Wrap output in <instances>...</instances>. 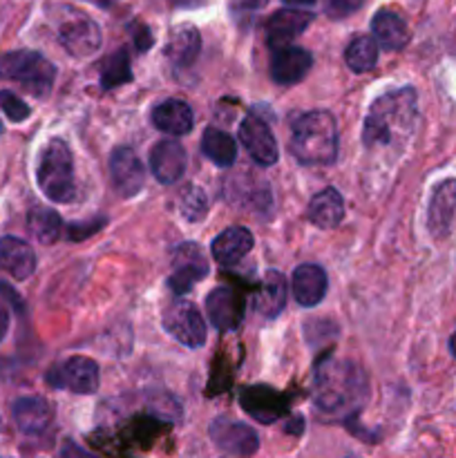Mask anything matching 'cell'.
I'll use <instances>...</instances> for the list:
<instances>
[{
  "label": "cell",
  "mask_w": 456,
  "mask_h": 458,
  "mask_svg": "<svg viewBox=\"0 0 456 458\" xmlns=\"http://www.w3.org/2000/svg\"><path fill=\"white\" fill-rule=\"evenodd\" d=\"M164 327L183 347L199 349L206 344V322L199 309L188 300H174L165 307Z\"/></svg>",
  "instance_id": "obj_6"
},
{
  "label": "cell",
  "mask_w": 456,
  "mask_h": 458,
  "mask_svg": "<svg viewBox=\"0 0 456 458\" xmlns=\"http://www.w3.org/2000/svg\"><path fill=\"white\" fill-rule=\"evenodd\" d=\"M152 125L161 132L170 134V137H183L195 125V114L192 107L182 98H165L159 106L152 107L150 112Z\"/></svg>",
  "instance_id": "obj_21"
},
{
  "label": "cell",
  "mask_w": 456,
  "mask_h": 458,
  "mask_svg": "<svg viewBox=\"0 0 456 458\" xmlns=\"http://www.w3.org/2000/svg\"><path fill=\"white\" fill-rule=\"evenodd\" d=\"M36 183L40 192L49 201L56 204H67L76 195V179H74V159L67 141L63 139H49L38 155V165H36Z\"/></svg>",
  "instance_id": "obj_4"
},
{
  "label": "cell",
  "mask_w": 456,
  "mask_h": 458,
  "mask_svg": "<svg viewBox=\"0 0 456 458\" xmlns=\"http://www.w3.org/2000/svg\"><path fill=\"white\" fill-rule=\"evenodd\" d=\"M106 226V217H94L92 222H76V224H67V237L72 242H80L85 237L94 235L97 231Z\"/></svg>",
  "instance_id": "obj_36"
},
{
  "label": "cell",
  "mask_w": 456,
  "mask_h": 458,
  "mask_svg": "<svg viewBox=\"0 0 456 458\" xmlns=\"http://www.w3.org/2000/svg\"><path fill=\"white\" fill-rule=\"evenodd\" d=\"M110 174L112 183L123 197L139 195V191L146 183V170L141 161L134 155L132 148H116L110 155Z\"/></svg>",
  "instance_id": "obj_17"
},
{
  "label": "cell",
  "mask_w": 456,
  "mask_h": 458,
  "mask_svg": "<svg viewBox=\"0 0 456 458\" xmlns=\"http://www.w3.org/2000/svg\"><path fill=\"white\" fill-rule=\"evenodd\" d=\"M316 13L307 9L286 7L273 13L266 21V43L271 49L289 47L304 30L313 22Z\"/></svg>",
  "instance_id": "obj_15"
},
{
  "label": "cell",
  "mask_w": 456,
  "mask_h": 458,
  "mask_svg": "<svg viewBox=\"0 0 456 458\" xmlns=\"http://www.w3.org/2000/svg\"><path fill=\"white\" fill-rule=\"evenodd\" d=\"M450 352H452V356L456 358V331L452 334V338H450Z\"/></svg>",
  "instance_id": "obj_42"
},
{
  "label": "cell",
  "mask_w": 456,
  "mask_h": 458,
  "mask_svg": "<svg viewBox=\"0 0 456 458\" xmlns=\"http://www.w3.org/2000/svg\"><path fill=\"white\" fill-rule=\"evenodd\" d=\"M286 304V280L280 271H266L255 298V311L266 320H275Z\"/></svg>",
  "instance_id": "obj_27"
},
{
  "label": "cell",
  "mask_w": 456,
  "mask_h": 458,
  "mask_svg": "<svg viewBox=\"0 0 456 458\" xmlns=\"http://www.w3.org/2000/svg\"><path fill=\"white\" fill-rule=\"evenodd\" d=\"M27 226H30V233L40 242V244L49 246L56 244L58 237L63 233V219L61 215L56 213L49 206H34L27 215Z\"/></svg>",
  "instance_id": "obj_29"
},
{
  "label": "cell",
  "mask_w": 456,
  "mask_h": 458,
  "mask_svg": "<svg viewBox=\"0 0 456 458\" xmlns=\"http://www.w3.org/2000/svg\"><path fill=\"white\" fill-rule=\"evenodd\" d=\"M0 130H3V123H0Z\"/></svg>",
  "instance_id": "obj_44"
},
{
  "label": "cell",
  "mask_w": 456,
  "mask_h": 458,
  "mask_svg": "<svg viewBox=\"0 0 456 458\" xmlns=\"http://www.w3.org/2000/svg\"><path fill=\"white\" fill-rule=\"evenodd\" d=\"M58 43L74 58L92 56L101 47V30L92 18L76 12L58 27Z\"/></svg>",
  "instance_id": "obj_12"
},
{
  "label": "cell",
  "mask_w": 456,
  "mask_h": 458,
  "mask_svg": "<svg viewBox=\"0 0 456 458\" xmlns=\"http://www.w3.org/2000/svg\"><path fill=\"white\" fill-rule=\"evenodd\" d=\"M371 31H374V40L378 43V47L389 49V52H398L410 43L407 22L392 9L376 12V16L371 18Z\"/></svg>",
  "instance_id": "obj_25"
},
{
  "label": "cell",
  "mask_w": 456,
  "mask_h": 458,
  "mask_svg": "<svg viewBox=\"0 0 456 458\" xmlns=\"http://www.w3.org/2000/svg\"><path fill=\"white\" fill-rule=\"evenodd\" d=\"M7 331H9V316L7 311L0 307V343H3V338L7 335Z\"/></svg>",
  "instance_id": "obj_40"
},
{
  "label": "cell",
  "mask_w": 456,
  "mask_h": 458,
  "mask_svg": "<svg viewBox=\"0 0 456 458\" xmlns=\"http://www.w3.org/2000/svg\"><path fill=\"white\" fill-rule=\"evenodd\" d=\"M240 141L259 165H273L280 159V148L264 119L258 114H246L240 123Z\"/></svg>",
  "instance_id": "obj_13"
},
{
  "label": "cell",
  "mask_w": 456,
  "mask_h": 458,
  "mask_svg": "<svg viewBox=\"0 0 456 458\" xmlns=\"http://www.w3.org/2000/svg\"><path fill=\"white\" fill-rule=\"evenodd\" d=\"M266 3L268 0H228V7L240 25H250V21L266 7Z\"/></svg>",
  "instance_id": "obj_34"
},
{
  "label": "cell",
  "mask_w": 456,
  "mask_h": 458,
  "mask_svg": "<svg viewBox=\"0 0 456 458\" xmlns=\"http://www.w3.org/2000/svg\"><path fill=\"white\" fill-rule=\"evenodd\" d=\"M313 398L326 414H351L369 398V378L356 362L325 358L316 367Z\"/></svg>",
  "instance_id": "obj_2"
},
{
  "label": "cell",
  "mask_w": 456,
  "mask_h": 458,
  "mask_svg": "<svg viewBox=\"0 0 456 458\" xmlns=\"http://www.w3.org/2000/svg\"><path fill=\"white\" fill-rule=\"evenodd\" d=\"M201 52V36L195 25H179L170 34L168 45H165V58L173 63L177 70H186L197 61Z\"/></svg>",
  "instance_id": "obj_24"
},
{
  "label": "cell",
  "mask_w": 456,
  "mask_h": 458,
  "mask_svg": "<svg viewBox=\"0 0 456 458\" xmlns=\"http://www.w3.org/2000/svg\"><path fill=\"white\" fill-rule=\"evenodd\" d=\"M427 231L434 240H447L456 224V177L441 179L427 204Z\"/></svg>",
  "instance_id": "obj_9"
},
{
  "label": "cell",
  "mask_w": 456,
  "mask_h": 458,
  "mask_svg": "<svg viewBox=\"0 0 456 458\" xmlns=\"http://www.w3.org/2000/svg\"><path fill=\"white\" fill-rule=\"evenodd\" d=\"M311 65H313V56L308 49L295 47V45L273 49L271 79L275 81L277 85H295L308 74Z\"/></svg>",
  "instance_id": "obj_18"
},
{
  "label": "cell",
  "mask_w": 456,
  "mask_h": 458,
  "mask_svg": "<svg viewBox=\"0 0 456 458\" xmlns=\"http://www.w3.org/2000/svg\"><path fill=\"white\" fill-rule=\"evenodd\" d=\"M97 3H101V4H107V3H112V0H97Z\"/></svg>",
  "instance_id": "obj_43"
},
{
  "label": "cell",
  "mask_w": 456,
  "mask_h": 458,
  "mask_svg": "<svg viewBox=\"0 0 456 458\" xmlns=\"http://www.w3.org/2000/svg\"><path fill=\"white\" fill-rule=\"evenodd\" d=\"M293 295L295 302L304 309L317 307L325 300L329 280H326L325 268L317 264H300L293 271Z\"/></svg>",
  "instance_id": "obj_22"
},
{
  "label": "cell",
  "mask_w": 456,
  "mask_h": 458,
  "mask_svg": "<svg viewBox=\"0 0 456 458\" xmlns=\"http://www.w3.org/2000/svg\"><path fill=\"white\" fill-rule=\"evenodd\" d=\"M418 121V94L411 85L384 92L371 103L362 125L365 148L405 146Z\"/></svg>",
  "instance_id": "obj_1"
},
{
  "label": "cell",
  "mask_w": 456,
  "mask_h": 458,
  "mask_svg": "<svg viewBox=\"0 0 456 458\" xmlns=\"http://www.w3.org/2000/svg\"><path fill=\"white\" fill-rule=\"evenodd\" d=\"M0 271L22 282L36 271V253L25 240L13 235L0 237Z\"/></svg>",
  "instance_id": "obj_20"
},
{
  "label": "cell",
  "mask_w": 456,
  "mask_h": 458,
  "mask_svg": "<svg viewBox=\"0 0 456 458\" xmlns=\"http://www.w3.org/2000/svg\"><path fill=\"white\" fill-rule=\"evenodd\" d=\"M188 157L186 150L179 141L174 139H161L152 146L150 150V168L152 174L156 177V182L170 186V183L179 182L186 173Z\"/></svg>",
  "instance_id": "obj_16"
},
{
  "label": "cell",
  "mask_w": 456,
  "mask_h": 458,
  "mask_svg": "<svg viewBox=\"0 0 456 458\" xmlns=\"http://www.w3.org/2000/svg\"><path fill=\"white\" fill-rule=\"evenodd\" d=\"M344 219V199L340 191L335 188H325L317 195H313L311 204H308V222L313 226L322 228V231H331V228L340 226Z\"/></svg>",
  "instance_id": "obj_26"
},
{
  "label": "cell",
  "mask_w": 456,
  "mask_h": 458,
  "mask_svg": "<svg viewBox=\"0 0 456 458\" xmlns=\"http://www.w3.org/2000/svg\"><path fill=\"white\" fill-rule=\"evenodd\" d=\"M130 34H132V40H134V45H137L139 52H146V49H150L152 43H155L150 27L143 25V22H139V21L130 25Z\"/></svg>",
  "instance_id": "obj_37"
},
{
  "label": "cell",
  "mask_w": 456,
  "mask_h": 458,
  "mask_svg": "<svg viewBox=\"0 0 456 458\" xmlns=\"http://www.w3.org/2000/svg\"><path fill=\"white\" fill-rule=\"evenodd\" d=\"M47 383L56 389H70L80 396H89L101 385V374L92 358L72 356L47 371Z\"/></svg>",
  "instance_id": "obj_7"
},
{
  "label": "cell",
  "mask_w": 456,
  "mask_h": 458,
  "mask_svg": "<svg viewBox=\"0 0 456 458\" xmlns=\"http://www.w3.org/2000/svg\"><path fill=\"white\" fill-rule=\"evenodd\" d=\"M12 416L16 428L27 437H40L54 420V410L45 398L22 396L13 403Z\"/></svg>",
  "instance_id": "obj_19"
},
{
  "label": "cell",
  "mask_w": 456,
  "mask_h": 458,
  "mask_svg": "<svg viewBox=\"0 0 456 458\" xmlns=\"http://www.w3.org/2000/svg\"><path fill=\"white\" fill-rule=\"evenodd\" d=\"M201 152L219 168H228L237 159V141L219 128H206L201 137Z\"/></svg>",
  "instance_id": "obj_28"
},
{
  "label": "cell",
  "mask_w": 456,
  "mask_h": 458,
  "mask_svg": "<svg viewBox=\"0 0 456 458\" xmlns=\"http://www.w3.org/2000/svg\"><path fill=\"white\" fill-rule=\"evenodd\" d=\"M291 155L302 165H331L338 159V125L326 110L300 114L291 128Z\"/></svg>",
  "instance_id": "obj_3"
},
{
  "label": "cell",
  "mask_w": 456,
  "mask_h": 458,
  "mask_svg": "<svg viewBox=\"0 0 456 458\" xmlns=\"http://www.w3.org/2000/svg\"><path fill=\"white\" fill-rule=\"evenodd\" d=\"M344 63L356 74H365V72L374 70L376 63H378V43L371 36H358L347 45Z\"/></svg>",
  "instance_id": "obj_30"
},
{
  "label": "cell",
  "mask_w": 456,
  "mask_h": 458,
  "mask_svg": "<svg viewBox=\"0 0 456 458\" xmlns=\"http://www.w3.org/2000/svg\"><path fill=\"white\" fill-rule=\"evenodd\" d=\"M173 7H183V9H190V7H199V4H204L206 0H168Z\"/></svg>",
  "instance_id": "obj_39"
},
{
  "label": "cell",
  "mask_w": 456,
  "mask_h": 458,
  "mask_svg": "<svg viewBox=\"0 0 456 458\" xmlns=\"http://www.w3.org/2000/svg\"><path fill=\"white\" fill-rule=\"evenodd\" d=\"M253 244L255 237L249 228L232 226L215 237L213 244H210V253H213V259L217 264L232 267V264H237L241 258H246L250 253Z\"/></svg>",
  "instance_id": "obj_23"
},
{
  "label": "cell",
  "mask_w": 456,
  "mask_h": 458,
  "mask_svg": "<svg viewBox=\"0 0 456 458\" xmlns=\"http://www.w3.org/2000/svg\"><path fill=\"white\" fill-rule=\"evenodd\" d=\"M0 79L22 85L31 97H47L56 81V67L52 61L31 49H16L0 56Z\"/></svg>",
  "instance_id": "obj_5"
},
{
  "label": "cell",
  "mask_w": 456,
  "mask_h": 458,
  "mask_svg": "<svg viewBox=\"0 0 456 458\" xmlns=\"http://www.w3.org/2000/svg\"><path fill=\"white\" fill-rule=\"evenodd\" d=\"M362 4H365V0H325V13L334 21H342V18L358 12Z\"/></svg>",
  "instance_id": "obj_35"
},
{
  "label": "cell",
  "mask_w": 456,
  "mask_h": 458,
  "mask_svg": "<svg viewBox=\"0 0 456 458\" xmlns=\"http://www.w3.org/2000/svg\"><path fill=\"white\" fill-rule=\"evenodd\" d=\"M282 3H286V4H289V7L302 9V7H308V4H313V3H316V0H282Z\"/></svg>",
  "instance_id": "obj_41"
},
{
  "label": "cell",
  "mask_w": 456,
  "mask_h": 458,
  "mask_svg": "<svg viewBox=\"0 0 456 458\" xmlns=\"http://www.w3.org/2000/svg\"><path fill=\"white\" fill-rule=\"evenodd\" d=\"M240 405L246 414L262 425H273L289 411V398L266 385H250L240 392Z\"/></svg>",
  "instance_id": "obj_10"
},
{
  "label": "cell",
  "mask_w": 456,
  "mask_h": 458,
  "mask_svg": "<svg viewBox=\"0 0 456 458\" xmlns=\"http://www.w3.org/2000/svg\"><path fill=\"white\" fill-rule=\"evenodd\" d=\"M132 81V65H130V54L123 47L112 52L101 63V88L114 89Z\"/></svg>",
  "instance_id": "obj_31"
},
{
  "label": "cell",
  "mask_w": 456,
  "mask_h": 458,
  "mask_svg": "<svg viewBox=\"0 0 456 458\" xmlns=\"http://www.w3.org/2000/svg\"><path fill=\"white\" fill-rule=\"evenodd\" d=\"M208 437L215 443V447L228 456L249 458L259 450L258 432L246 423L226 419V416H219L210 423Z\"/></svg>",
  "instance_id": "obj_8"
},
{
  "label": "cell",
  "mask_w": 456,
  "mask_h": 458,
  "mask_svg": "<svg viewBox=\"0 0 456 458\" xmlns=\"http://www.w3.org/2000/svg\"><path fill=\"white\" fill-rule=\"evenodd\" d=\"M61 458H98V456L89 454L88 450H83L80 445H76L74 441H65L61 445Z\"/></svg>",
  "instance_id": "obj_38"
},
{
  "label": "cell",
  "mask_w": 456,
  "mask_h": 458,
  "mask_svg": "<svg viewBox=\"0 0 456 458\" xmlns=\"http://www.w3.org/2000/svg\"><path fill=\"white\" fill-rule=\"evenodd\" d=\"M179 208L188 222H204L208 213V195L199 186H186L179 195Z\"/></svg>",
  "instance_id": "obj_32"
},
{
  "label": "cell",
  "mask_w": 456,
  "mask_h": 458,
  "mask_svg": "<svg viewBox=\"0 0 456 458\" xmlns=\"http://www.w3.org/2000/svg\"><path fill=\"white\" fill-rule=\"evenodd\" d=\"M0 110H3L4 116H7L9 121H13V123H21V121L30 119L31 114L30 106H27L21 97L9 92V89H0Z\"/></svg>",
  "instance_id": "obj_33"
},
{
  "label": "cell",
  "mask_w": 456,
  "mask_h": 458,
  "mask_svg": "<svg viewBox=\"0 0 456 458\" xmlns=\"http://www.w3.org/2000/svg\"><path fill=\"white\" fill-rule=\"evenodd\" d=\"M210 267L208 259H206L204 250L199 249V244H192V242H186V244L177 246L173 255V276L168 277L170 289L177 295L188 293L192 289V284L199 280H204L208 276Z\"/></svg>",
  "instance_id": "obj_11"
},
{
  "label": "cell",
  "mask_w": 456,
  "mask_h": 458,
  "mask_svg": "<svg viewBox=\"0 0 456 458\" xmlns=\"http://www.w3.org/2000/svg\"><path fill=\"white\" fill-rule=\"evenodd\" d=\"M208 320L219 331H235L244 320V298L231 286H217L206 298Z\"/></svg>",
  "instance_id": "obj_14"
}]
</instances>
